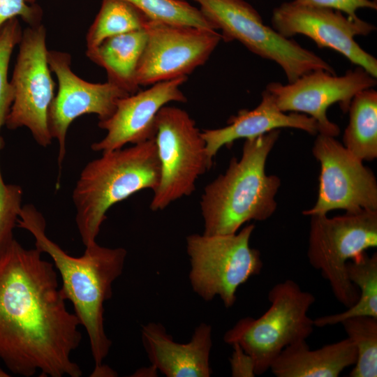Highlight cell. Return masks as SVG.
Here are the masks:
<instances>
[{"mask_svg": "<svg viewBox=\"0 0 377 377\" xmlns=\"http://www.w3.org/2000/svg\"><path fill=\"white\" fill-rule=\"evenodd\" d=\"M15 239L0 255V360L13 374L80 377L71 359L80 322L66 307L53 263Z\"/></svg>", "mask_w": 377, "mask_h": 377, "instance_id": "1", "label": "cell"}, {"mask_svg": "<svg viewBox=\"0 0 377 377\" xmlns=\"http://www.w3.org/2000/svg\"><path fill=\"white\" fill-rule=\"evenodd\" d=\"M17 226L29 231L36 248L52 258L61 279L62 294L73 304L74 313L87 333L93 371H97L112 346L104 327V303L112 297V284L123 272L126 250L102 246L96 242L86 246L82 256H72L48 237L43 214L31 204L22 206Z\"/></svg>", "mask_w": 377, "mask_h": 377, "instance_id": "2", "label": "cell"}, {"mask_svg": "<svg viewBox=\"0 0 377 377\" xmlns=\"http://www.w3.org/2000/svg\"><path fill=\"white\" fill-rule=\"evenodd\" d=\"M279 135L276 129L245 139L241 158L232 157L225 172L205 187L200 202L202 234H234L250 221L273 215L281 179L267 175L265 164Z\"/></svg>", "mask_w": 377, "mask_h": 377, "instance_id": "3", "label": "cell"}, {"mask_svg": "<svg viewBox=\"0 0 377 377\" xmlns=\"http://www.w3.org/2000/svg\"><path fill=\"white\" fill-rule=\"evenodd\" d=\"M161 168L154 139L102 153L82 170L73 191L75 223L83 244L96 242L106 213L137 192L156 189Z\"/></svg>", "mask_w": 377, "mask_h": 377, "instance_id": "4", "label": "cell"}, {"mask_svg": "<svg viewBox=\"0 0 377 377\" xmlns=\"http://www.w3.org/2000/svg\"><path fill=\"white\" fill-rule=\"evenodd\" d=\"M267 298L270 306L262 316L239 319L223 336L226 343H237L251 357L256 375L269 369L286 347L306 340L315 327L313 319L308 316L315 296L295 281L275 284Z\"/></svg>", "mask_w": 377, "mask_h": 377, "instance_id": "5", "label": "cell"}, {"mask_svg": "<svg viewBox=\"0 0 377 377\" xmlns=\"http://www.w3.org/2000/svg\"><path fill=\"white\" fill-rule=\"evenodd\" d=\"M225 42L237 40L253 54L278 64L288 82L316 70L336 74L323 58L264 24L259 13L244 0H192Z\"/></svg>", "mask_w": 377, "mask_h": 377, "instance_id": "6", "label": "cell"}, {"mask_svg": "<svg viewBox=\"0 0 377 377\" xmlns=\"http://www.w3.org/2000/svg\"><path fill=\"white\" fill-rule=\"evenodd\" d=\"M254 228L253 224H249L234 234L186 237L189 281L203 300L219 296L225 307L230 308L236 302L238 288L260 273V253L249 244Z\"/></svg>", "mask_w": 377, "mask_h": 377, "instance_id": "7", "label": "cell"}, {"mask_svg": "<svg viewBox=\"0 0 377 377\" xmlns=\"http://www.w3.org/2000/svg\"><path fill=\"white\" fill-rule=\"evenodd\" d=\"M377 246V211L346 212L332 218L310 216L307 258L320 272L337 301L346 308L354 304L359 290L349 280L346 264Z\"/></svg>", "mask_w": 377, "mask_h": 377, "instance_id": "8", "label": "cell"}, {"mask_svg": "<svg viewBox=\"0 0 377 377\" xmlns=\"http://www.w3.org/2000/svg\"><path fill=\"white\" fill-rule=\"evenodd\" d=\"M154 140L161 175L149 207L156 212L191 195L197 179L212 168L213 161L208 157L205 142L195 121L179 108L166 105L161 108Z\"/></svg>", "mask_w": 377, "mask_h": 377, "instance_id": "9", "label": "cell"}, {"mask_svg": "<svg viewBox=\"0 0 377 377\" xmlns=\"http://www.w3.org/2000/svg\"><path fill=\"white\" fill-rule=\"evenodd\" d=\"M46 29L40 24L22 31L10 81L13 102L5 126L10 130L26 127L36 143L51 142L48 112L54 97L55 83L47 61Z\"/></svg>", "mask_w": 377, "mask_h": 377, "instance_id": "10", "label": "cell"}, {"mask_svg": "<svg viewBox=\"0 0 377 377\" xmlns=\"http://www.w3.org/2000/svg\"><path fill=\"white\" fill-rule=\"evenodd\" d=\"M312 154L320 164L317 200L302 212L306 216L327 214L334 209L346 212L377 211V182L374 172L335 137L320 133Z\"/></svg>", "mask_w": 377, "mask_h": 377, "instance_id": "11", "label": "cell"}, {"mask_svg": "<svg viewBox=\"0 0 377 377\" xmlns=\"http://www.w3.org/2000/svg\"><path fill=\"white\" fill-rule=\"evenodd\" d=\"M137 71L140 86L188 77L204 65L222 40L216 30L150 20Z\"/></svg>", "mask_w": 377, "mask_h": 377, "instance_id": "12", "label": "cell"}, {"mask_svg": "<svg viewBox=\"0 0 377 377\" xmlns=\"http://www.w3.org/2000/svg\"><path fill=\"white\" fill-rule=\"evenodd\" d=\"M272 28L290 38L297 34L309 37L320 48H329L344 56L377 77V59L355 40L367 36L376 27L360 17L353 19L330 8L300 5L293 1L284 2L273 10Z\"/></svg>", "mask_w": 377, "mask_h": 377, "instance_id": "13", "label": "cell"}, {"mask_svg": "<svg viewBox=\"0 0 377 377\" xmlns=\"http://www.w3.org/2000/svg\"><path fill=\"white\" fill-rule=\"evenodd\" d=\"M376 84V77L357 66L340 76L316 70L287 84L270 82L265 89L272 95L281 110L306 114L316 121L318 133L336 137L340 130L327 116L329 107L339 103L341 110L346 112L356 94Z\"/></svg>", "mask_w": 377, "mask_h": 377, "instance_id": "14", "label": "cell"}, {"mask_svg": "<svg viewBox=\"0 0 377 377\" xmlns=\"http://www.w3.org/2000/svg\"><path fill=\"white\" fill-rule=\"evenodd\" d=\"M47 61L59 84L48 112L50 132L58 142L59 179L66 154L67 131L72 122L86 114H94L99 121H104L112 115L117 102L130 94L108 81L92 83L78 77L71 69L68 52L48 50Z\"/></svg>", "mask_w": 377, "mask_h": 377, "instance_id": "15", "label": "cell"}, {"mask_svg": "<svg viewBox=\"0 0 377 377\" xmlns=\"http://www.w3.org/2000/svg\"><path fill=\"white\" fill-rule=\"evenodd\" d=\"M188 77L165 80L145 90L121 98L112 115L98 121L105 136L91 145L94 151L102 153L135 145L154 138L156 119L161 108L171 102L185 103L187 98L181 86Z\"/></svg>", "mask_w": 377, "mask_h": 377, "instance_id": "16", "label": "cell"}, {"mask_svg": "<svg viewBox=\"0 0 377 377\" xmlns=\"http://www.w3.org/2000/svg\"><path fill=\"white\" fill-rule=\"evenodd\" d=\"M143 346L157 371L167 377H209L212 371L209 356L212 347V329L207 323L194 330L189 342L175 341L165 327L149 323L141 330Z\"/></svg>", "mask_w": 377, "mask_h": 377, "instance_id": "17", "label": "cell"}, {"mask_svg": "<svg viewBox=\"0 0 377 377\" xmlns=\"http://www.w3.org/2000/svg\"><path fill=\"white\" fill-rule=\"evenodd\" d=\"M227 123L221 128L201 131L208 157L212 161L222 147H230L238 139L253 138L281 128H296L311 135L318 133V126L312 117L302 113L283 112L267 89L263 91L258 106L239 110Z\"/></svg>", "mask_w": 377, "mask_h": 377, "instance_id": "18", "label": "cell"}, {"mask_svg": "<svg viewBox=\"0 0 377 377\" xmlns=\"http://www.w3.org/2000/svg\"><path fill=\"white\" fill-rule=\"evenodd\" d=\"M356 360L355 347L348 337L316 350L303 340L286 347L269 369L276 377H337Z\"/></svg>", "mask_w": 377, "mask_h": 377, "instance_id": "19", "label": "cell"}, {"mask_svg": "<svg viewBox=\"0 0 377 377\" xmlns=\"http://www.w3.org/2000/svg\"><path fill=\"white\" fill-rule=\"evenodd\" d=\"M147 37L145 29L112 36L87 49L86 55L105 70L108 82L131 95L140 90L137 71Z\"/></svg>", "mask_w": 377, "mask_h": 377, "instance_id": "20", "label": "cell"}, {"mask_svg": "<svg viewBox=\"0 0 377 377\" xmlns=\"http://www.w3.org/2000/svg\"><path fill=\"white\" fill-rule=\"evenodd\" d=\"M349 122L343 135V145L362 161L377 157V91H360L352 99Z\"/></svg>", "mask_w": 377, "mask_h": 377, "instance_id": "21", "label": "cell"}, {"mask_svg": "<svg viewBox=\"0 0 377 377\" xmlns=\"http://www.w3.org/2000/svg\"><path fill=\"white\" fill-rule=\"evenodd\" d=\"M346 271L349 280L359 290L358 300L345 311L313 319L315 327L337 325L353 317L377 318V253L369 256L364 252L350 260Z\"/></svg>", "mask_w": 377, "mask_h": 377, "instance_id": "22", "label": "cell"}, {"mask_svg": "<svg viewBox=\"0 0 377 377\" xmlns=\"http://www.w3.org/2000/svg\"><path fill=\"white\" fill-rule=\"evenodd\" d=\"M150 20L125 0H102L101 8L86 36L87 49L117 35L144 29Z\"/></svg>", "mask_w": 377, "mask_h": 377, "instance_id": "23", "label": "cell"}, {"mask_svg": "<svg viewBox=\"0 0 377 377\" xmlns=\"http://www.w3.org/2000/svg\"><path fill=\"white\" fill-rule=\"evenodd\" d=\"M347 337L353 343L357 360L350 377L377 376V318L357 316L343 320Z\"/></svg>", "mask_w": 377, "mask_h": 377, "instance_id": "24", "label": "cell"}, {"mask_svg": "<svg viewBox=\"0 0 377 377\" xmlns=\"http://www.w3.org/2000/svg\"><path fill=\"white\" fill-rule=\"evenodd\" d=\"M125 1L139 9L151 21L216 30L200 8L185 0Z\"/></svg>", "mask_w": 377, "mask_h": 377, "instance_id": "25", "label": "cell"}, {"mask_svg": "<svg viewBox=\"0 0 377 377\" xmlns=\"http://www.w3.org/2000/svg\"><path fill=\"white\" fill-rule=\"evenodd\" d=\"M22 31L18 18H12L0 28V133L10 112L14 91L8 71L12 53L19 45Z\"/></svg>", "mask_w": 377, "mask_h": 377, "instance_id": "26", "label": "cell"}, {"mask_svg": "<svg viewBox=\"0 0 377 377\" xmlns=\"http://www.w3.org/2000/svg\"><path fill=\"white\" fill-rule=\"evenodd\" d=\"M4 140L0 135V154ZM22 187L18 184L6 183L0 165V255L15 239L13 231L22 207Z\"/></svg>", "mask_w": 377, "mask_h": 377, "instance_id": "27", "label": "cell"}, {"mask_svg": "<svg viewBox=\"0 0 377 377\" xmlns=\"http://www.w3.org/2000/svg\"><path fill=\"white\" fill-rule=\"evenodd\" d=\"M43 10L36 3H29L26 0H0V28L12 18H20L34 27L41 24Z\"/></svg>", "mask_w": 377, "mask_h": 377, "instance_id": "28", "label": "cell"}, {"mask_svg": "<svg viewBox=\"0 0 377 377\" xmlns=\"http://www.w3.org/2000/svg\"><path fill=\"white\" fill-rule=\"evenodd\" d=\"M300 5L330 8L341 12L353 19H357V11L360 9H377V3L374 0H294Z\"/></svg>", "mask_w": 377, "mask_h": 377, "instance_id": "29", "label": "cell"}, {"mask_svg": "<svg viewBox=\"0 0 377 377\" xmlns=\"http://www.w3.org/2000/svg\"><path fill=\"white\" fill-rule=\"evenodd\" d=\"M231 346L233 348L232 355L230 358L232 376H255L254 362L251 357L237 343H233Z\"/></svg>", "mask_w": 377, "mask_h": 377, "instance_id": "30", "label": "cell"}, {"mask_svg": "<svg viewBox=\"0 0 377 377\" xmlns=\"http://www.w3.org/2000/svg\"><path fill=\"white\" fill-rule=\"evenodd\" d=\"M10 375L0 367V377H8Z\"/></svg>", "mask_w": 377, "mask_h": 377, "instance_id": "31", "label": "cell"}, {"mask_svg": "<svg viewBox=\"0 0 377 377\" xmlns=\"http://www.w3.org/2000/svg\"><path fill=\"white\" fill-rule=\"evenodd\" d=\"M26 1L29 3L33 4L36 3V0H26Z\"/></svg>", "mask_w": 377, "mask_h": 377, "instance_id": "32", "label": "cell"}]
</instances>
